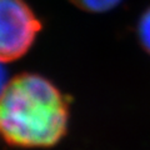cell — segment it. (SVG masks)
Here are the masks:
<instances>
[{"mask_svg": "<svg viewBox=\"0 0 150 150\" xmlns=\"http://www.w3.org/2000/svg\"><path fill=\"white\" fill-rule=\"evenodd\" d=\"M68 121L65 96L40 75H18L0 91V138L11 146H53L67 133Z\"/></svg>", "mask_w": 150, "mask_h": 150, "instance_id": "1", "label": "cell"}, {"mask_svg": "<svg viewBox=\"0 0 150 150\" xmlns=\"http://www.w3.org/2000/svg\"><path fill=\"white\" fill-rule=\"evenodd\" d=\"M40 28L39 19L24 0H0V63L24 55Z\"/></svg>", "mask_w": 150, "mask_h": 150, "instance_id": "2", "label": "cell"}, {"mask_svg": "<svg viewBox=\"0 0 150 150\" xmlns=\"http://www.w3.org/2000/svg\"><path fill=\"white\" fill-rule=\"evenodd\" d=\"M81 10L91 13H103L115 8L121 0H70Z\"/></svg>", "mask_w": 150, "mask_h": 150, "instance_id": "3", "label": "cell"}, {"mask_svg": "<svg viewBox=\"0 0 150 150\" xmlns=\"http://www.w3.org/2000/svg\"><path fill=\"white\" fill-rule=\"evenodd\" d=\"M139 40L142 43L143 48L150 54V8L143 14L142 19L139 21Z\"/></svg>", "mask_w": 150, "mask_h": 150, "instance_id": "4", "label": "cell"}, {"mask_svg": "<svg viewBox=\"0 0 150 150\" xmlns=\"http://www.w3.org/2000/svg\"><path fill=\"white\" fill-rule=\"evenodd\" d=\"M3 80H4V73H3V69L0 68V91H1L3 88L5 86V84L3 83Z\"/></svg>", "mask_w": 150, "mask_h": 150, "instance_id": "5", "label": "cell"}]
</instances>
